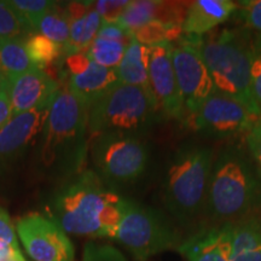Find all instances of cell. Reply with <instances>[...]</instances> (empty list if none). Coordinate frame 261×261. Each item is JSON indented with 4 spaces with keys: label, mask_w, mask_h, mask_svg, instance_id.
<instances>
[{
    "label": "cell",
    "mask_w": 261,
    "mask_h": 261,
    "mask_svg": "<svg viewBox=\"0 0 261 261\" xmlns=\"http://www.w3.org/2000/svg\"><path fill=\"white\" fill-rule=\"evenodd\" d=\"M91 140L94 172L106 185L115 188L132 184L148 168L150 150L142 136L107 132Z\"/></svg>",
    "instance_id": "ba28073f"
},
{
    "label": "cell",
    "mask_w": 261,
    "mask_h": 261,
    "mask_svg": "<svg viewBox=\"0 0 261 261\" xmlns=\"http://www.w3.org/2000/svg\"><path fill=\"white\" fill-rule=\"evenodd\" d=\"M261 212V174L242 143L215 151L205 215L231 224Z\"/></svg>",
    "instance_id": "7a4b0ae2"
},
{
    "label": "cell",
    "mask_w": 261,
    "mask_h": 261,
    "mask_svg": "<svg viewBox=\"0 0 261 261\" xmlns=\"http://www.w3.org/2000/svg\"><path fill=\"white\" fill-rule=\"evenodd\" d=\"M237 2L231 0H195L189 4L182 22L184 34L203 37L218 25L233 17Z\"/></svg>",
    "instance_id": "e0dca14e"
},
{
    "label": "cell",
    "mask_w": 261,
    "mask_h": 261,
    "mask_svg": "<svg viewBox=\"0 0 261 261\" xmlns=\"http://www.w3.org/2000/svg\"><path fill=\"white\" fill-rule=\"evenodd\" d=\"M128 3L127 0H120V2L99 0V2H94V9L103 22H119Z\"/></svg>",
    "instance_id": "1f68e13d"
},
{
    "label": "cell",
    "mask_w": 261,
    "mask_h": 261,
    "mask_svg": "<svg viewBox=\"0 0 261 261\" xmlns=\"http://www.w3.org/2000/svg\"><path fill=\"white\" fill-rule=\"evenodd\" d=\"M35 68L21 39L0 40V71L8 80Z\"/></svg>",
    "instance_id": "44dd1931"
},
{
    "label": "cell",
    "mask_w": 261,
    "mask_h": 261,
    "mask_svg": "<svg viewBox=\"0 0 261 261\" xmlns=\"http://www.w3.org/2000/svg\"><path fill=\"white\" fill-rule=\"evenodd\" d=\"M12 116L14 113H12L9 93L8 91H3L0 92V129L12 119Z\"/></svg>",
    "instance_id": "d6a6232c"
},
{
    "label": "cell",
    "mask_w": 261,
    "mask_h": 261,
    "mask_svg": "<svg viewBox=\"0 0 261 261\" xmlns=\"http://www.w3.org/2000/svg\"><path fill=\"white\" fill-rule=\"evenodd\" d=\"M200 39L197 35L182 33L178 40L172 42V63L187 114V123L215 90L200 52Z\"/></svg>",
    "instance_id": "9c48e42d"
},
{
    "label": "cell",
    "mask_w": 261,
    "mask_h": 261,
    "mask_svg": "<svg viewBox=\"0 0 261 261\" xmlns=\"http://www.w3.org/2000/svg\"><path fill=\"white\" fill-rule=\"evenodd\" d=\"M257 117L241 100L214 90L188 123L201 135L225 139L246 135Z\"/></svg>",
    "instance_id": "30bf717a"
},
{
    "label": "cell",
    "mask_w": 261,
    "mask_h": 261,
    "mask_svg": "<svg viewBox=\"0 0 261 261\" xmlns=\"http://www.w3.org/2000/svg\"><path fill=\"white\" fill-rule=\"evenodd\" d=\"M89 112L68 86L58 90L42 130L40 161L45 168L62 175L83 172L91 140Z\"/></svg>",
    "instance_id": "3957f363"
},
{
    "label": "cell",
    "mask_w": 261,
    "mask_h": 261,
    "mask_svg": "<svg viewBox=\"0 0 261 261\" xmlns=\"http://www.w3.org/2000/svg\"><path fill=\"white\" fill-rule=\"evenodd\" d=\"M8 3L24 19L29 28L34 31H37L38 23L42 16L51 11L57 4L56 2L48 0H11Z\"/></svg>",
    "instance_id": "d4e9b609"
},
{
    "label": "cell",
    "mask_w": 261,
    "mask_h": 261,
    "mask_svg": "<svg viewBox=\"0 0 261 261\" xmlns=\"http://www.w3.org/2000/svg\"><path fill=\"white\" fill-rule=\"evenodd\" d=\"M64 68L68 89L89 107L119 83L116 69L94 63L85 51L68 55Z\"/></svg>",
    "instance_id": "4fadbf2b"
},
{
    "label": "cell",
    "mask_w": 261,
    "mask_h": 261,
    "mask_svg": "<svg viewBox=\"0 0 261 261\" xmlns=\"http://www.w3.org/2000/svg\"><path fill=\"white\" fill-rule=\"evenodd\" d=\"M29 25L8 2H0V40L19 39L29 31Z\"/></svg>",
    "instance_id": "484cf974"
},
{
    "label": "cell",
    "mask_w": 261,
    "mask_h": 261,
    "mask_svg": "<svg viewBox=\"0 0 261 261\" xmlns=\"http://www.w3.org/2000/svg\"><path fill=\"white\" fill-rule=\"evenodd\" d=\"M25 252L34 261H75V249L58 225L40 213H28L16 224Z\"/></svg>",
    "instance_id": "8fae6325"
},
{
    "label": "cell",
    "mask_w": 261,
    "mask_h": 261,
    "mask_svg": "<svg viewBox=\"0 0 261 261\" xmlns=\"http://www.w3.org/2000/svg\"><path fill=\"white\" fill-rule=\"evenodd\" d=\"M232 261H261V212L231 223Z\"/></svg>",
    "instance_id": "d6986e66"
},
{
    "label": "cell",
    "mask_w": 261,
    "mask_h": 261,
    "mask_svg": "<svg viewBox=\"0 0 261 261\" xmlns=\"http://www.w3.org/2000/svg\"><path fill=\"white\" fill-rule=\"evenodd\" d=\"M116 73L119 83L149 91V46L132 38Z\"/></svg>",
    "instance_id": "ffe728a7"
},
{
    "label": "cell",
    "mask_w": 261,
    "mask_h": 261,
    "mask_svg": "<svg viewBox=\"0 0 261 261\" xmlns=\"http://www.w3.org/2000/svg\"><path fill=\"white\" fill-rule=\"evenodd\" d=\"M243 144L261 174V116L257 117L243 136Z\"/></svg>",
    "instance_id": "4dcf8cb0"
},
{
    "label": "cell",
    "mask_w": 261,
    "mask_h": 261,
    "mask_svg": "<svg viewBox=\"0 0 261 261\" xmlns=\"http://www.w3.org/2000/svg\"><path fill=\"white\" fill-rule=\"evenodd\" d=\"M214 154L211 146L189 142L171 159L163 181V202L181 225L205 214Z\"/></svg>",
    "instance_id": "5b68a950"
},
{
    "label": "cell",
    "mask_w": 261,
    "mask_h": 261,
    "mask_svg": "<svg viewBox=\"0 0 261 261\" xmlns=\"http://www.w3.org/2000/svg\"><path fill=\"white\" fill-rule=\"evenodd\" d=\"M5 261H27V260H25V257L23 256L22 252H17V253H15L14 255L10 256L9 259H6Z\"/></svg>",
    "instance_id": "e575fe53"
},
{
    "label": "cell",
    "mask_w": 261,
    "mask_h": 261,
    "mask_svg": "<svg viewBox=\"0 0 261 261\" xmlns=\"http://www.w3.org/2000/svg\"><path fill=\"white\" fill-rule=\"evenodd\" d=\"M250 92L261 113V34L254 33L252 63H250Z\"/></svg>",
    "instance_id": "f1b7e54d"
},
{
    "label": "cell",
    "mask_w": 261,
    "mask_h": 261,
    "mask_svg": "<svg viewBox=\"0 0 261 261\" xmlns=\"http://www.w3.org/2000/svg\"><path fill=\"white\" fill-rule=\"evenodd\" d=\"M37 31L50 40L64 47L69 40L70 34V21L65 12V9L56 4L51 11L42 16L40 22L38 23Z\"/></svg>",
    "instance_id": "603a6c76"
},
{
    "label": "cell",
    "mask_w": 261,
    "mask_h": 261,
    "mask_svg": "<svg viewBox=\"0 0 261 261\" xmlns=\"http://www.w3.org/2000/svg\"><path fill=\"white\" fill-rule=\"evenodd\" d=\"M135 261H149L167 250H178L185 238L166 215L158 210L126 200L115 238Z\"/></svg>",
    "instance_id": "52a82bcc"
},
{
    "label": "cell",
    "mask_w": 261,
    "mask_h": 261,
    "mask_svg": "<svg viewBox=\"0 0 261 261\" xmlns=\"http://www.w3.org/2000/svg\"><path fill=\"white\" fill-rule=\"evenodd\" d=\"M8 89H9L8 77L0 71V92H3V91H8Z\"/></svg>",
    "instance_id": "836d02e7"
},
{
    "label": "cell",
    "mask_w": 261,
    "mask_h": 261,
    "mask_svg": "<svg viewBox=\"0 0 261 261\" xmlns=\"http://www.w3.org/2000/svg\"><path fill=\"white\" fill-rule=\"evenodd\" d=\"M58 90L57 81L38 67L12 77L8 93L14 116L52 103Z\"/></svg>",
    "instance_id": "9a60e30c"
},
{
    "label": "cell",
    "mask_w": 261,
    "mask_h": 261,
    "mask_svg": "<svg viewBox=\"0 0 261 261\" xmlns=\"http://www.w3.org/2000/svg\"><path fill=\"white\" fill-rule=\"evenodd\" d=\"M149 92L160 115L187 122L172 63V42L149 46Z\"/></svg>",
    "instance_id": "7c38bea8"
},
{
    "label": "cell",
    "mask_w": 261,
    "mask_h": 261,
    "mask_svg": "<svg viewBox=\"0 0 261 261\" xmlns=\"http://www.w3.org/2000/svg\"><path fill=\"white\" fill-rule=\"evenodd\" d=\"M24 45L29 60L35 67L40 68V69L56 62L63 50L61 45L50 40L40 33L29 35L25 39Z\"/></svg>",
    "instance_id": "cb8c5ba5"
},
{
    "label": "cell",
    "mask_w": 261,
    "mask_h": 261,
    "mask_svg": "<svg viewBox=\"0 0 261 261\" xmlns=\"http://www.w3.org/2000/svg\"><path fill=\"white\" fill-rule=\"evenodd\" d=\"M83 261H128L117 248L106 243H85L83 249Z\"/></svg>",
    "instance_id": "f546056e"
},
{
    "label": "cell",
    "mask_w": 261,
    "mask_h": 261,
    "mask_svg": "<svg viewBox=\"0 0 261 261\" xmlns=\"http://www.w3.org/2000/svg\"><path fill=\"white\" fill-rule=\"evenodd\" d=\"M51 103L12 116L0 129V162H9L24 154L44 130Z\"/></svg>",
    "instance_id": "5bb4252c"
},
{
    "label": "cell",
    "mask_w": 261,
    "mask_h": 261,
    "mask_svg": "<svg viewBox=\"0 0 261 261\" xmlns=\"http://www.w3.org/2000/svg\"><path fill=\"white\" fill-rule=\"evenodd\" d=\"M130 41L113 40L102 37L94 38L92 44L87 48V55L94 63L109 69H116L121 62L127 46Z\"/></svg>",
    "instance_id": "7402d4cb"
},
{
    "label": "cell",
    "mask_w": 261,
    "mask_h": 261,
    "mask_svg": "<svg viewBox=\"0 0 261 261\" xmlns=\"http://www.w3.org/2000/svg\"><path fill=\"white\" fill-rule=\"evenodd\" d=\"M233 17L256 34H261V0H243L237 2V11Z\"/></svg>",
    "instance_id": "83f0119b"
},
{
    "label": "cell",
    "mask_w": 261,
    "mask_h": 261,
    "mask_svg": "<svg viewBox=\"0 0 261 261\" xmlns=\"http://www.w3.org/2000/svg\"><path fill=\"white\" fill-rule=\"evenodd\" d=\"M126 198L108 189L91 169L77 173L57 191L50 203L51 220L65 233L115 238Z\"/></svg>",
    "instance_id": "6da1fadb"
},
{
    "label": "cell",
    "mask_w": 261,
    "mask_h": 261,
    "mask_svg": "<svg viewBox=\"0 0 261 261\" xmlns=\"http://www.w3.org/2000/svg\"><path fill=\"white\" fill-rule=\"evenodd\" d=\"M178 252L188 261H232L230 224H212L185 238Z\"/></svg>",
    "instance_id": "2e32d148"
},
{
    "label": "cell",
    "mask_w": 261,
    "mask_h": 261,
    "mask_svg": "<svg viewBox=\"0 0 261 261\" xmlns=\"http://www.w3.org/2000/svg\"><path fill=\"white\" fill-rule=\"evenodd\" d=\"M159 116L148 90L117 83L90 107L89 133L91 139L107 132L142 136Z\"/></svg>",
    "instance_id": "8992f818"
},
{
    "label": "cell",
    "mask_w": 261,
    "mask_h": 261,
    "mask_svg": "<svg viewBox=\"0 0 261 261\" xmlns=\"http://www.w3.org/2000/svg\"><path fill=\"white\" fill-rule=\"evenodd\" d=\"M254 33L243 25L214 29L200 39V52L214 89L246 104L256 116L261 113L250 92Z\"/></svg>",
    "instance_id": "277c9868"
},
{
    "label": "cell",
    "mask_w": 261,
    "mask_h": 261,
    "mask_svg": "<svg viewBox=\"0 0 261 261\" xmlns=\"http://www.w3.org/2000/svg\"><path fill=\"white\" fill-rule=\"evenodd\" d=\"M17 252H21V249L17 242L16 227L8 212L0 208V261H5Z\"/></svg>",
    "instance_id": "4316f807"
},
{
    "label": "cell",
    "mask_w": 261,
    "mask_h": 261,
    "mask_svg": "<svg viewBox=\"0 0 261 261\" xmlns=\"http://www.w3.org/2000/svg\"><path fill=\"white\" fill-rule=\"evenodd\" d=\"M70 21V34L63 52L73 55L90 47L103 21L94 9V2H71L64 6Z\"/></svg>",
    "instance_id": "ac0fdd59"
}]
</instances>
